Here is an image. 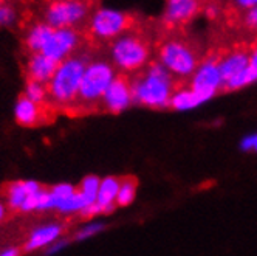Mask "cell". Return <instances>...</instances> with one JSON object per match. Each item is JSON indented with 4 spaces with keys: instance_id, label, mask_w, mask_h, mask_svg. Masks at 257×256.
Masks as SVG:
<instances>
[{
    "instance_id": "obj_13",
    "label": "cell",
    "mask_w": 257,
    "mask_h": 256,
    "mask_svg": "<svg viewBox=\"0 0 257 256\" xmlns=\"http://www.w3.org/2000/svg\"><path fill=\"white\" fill-rule=\"evenodd\" d=\"M119 180L121 179L113 177V176L101 179L96 202L93 207L90 208L87 217L96 216V214H108L118 207L116 205V196H118V188H119Z\"/></svg>"
},
{
    "instance_id": "obj_7",
    "label": "cell",
    "mask_w": 257,
    "mask_h": 256,
    "mask_svg": "<svg viewBox=\"0 0 257 256\" xmlns=\"http://www.w3.org/2000/svg\"><path fill=\"white\" fill-rule=\"evenodd\" d=\"M85 0H50L45 10V22L53 28H76L88 17Z\"/></svg>"
},
{
    "instance_id": "obj_17",
    "label": "cell",
    "mask_w": 257,
    "mask_h": 256,
    "mask_svg": "<svg viewBox=\"0 0 257 256\" xmlns=\"http://www.w3.org/2000/svg\"><path fill=\"white\" fill-rule=\"evenodd\" d=\"M44 106L45 104L34 103L24 95L17 100L14 106V118L21 126H36L42 120Z\"/></svg>"
},
{
    "instance_id": "obj_12",
    "label": "cell",
    "mask_w": 257,
    "mask_h": 256,
    "mask_svg": "<svg viewBox=\"0 0 257 256\" xmlns=\"http://www.w3.org/2000/svg\"><path fill=\"white\" fill-rule=\"evenodd\" d=\"M249 67V45L238 44L231 50L220 53L218 68L222 75V87L231 78L240 75L242 71L248 70Z\"/></svg>"
},
{
    "instance_id": "obj_22",
    "label": "cell",
    "mask_w": 257,
    "mask_h": 256,
    "mask_svg": "<svg viewBox=\"0 0 257 256\" xmlns=\"http://www.w3.org/2000/svg\"><path fill=\"white\" fill-rule=\"evenodd\" d=\"M25 97L34 103L45 104L48 101V89L45 82H39L34 79H28L25 87Z\"/></svg>"
},
{
    "instance_id": "obj_5",
    "label": "cell",
    "mask_w": 257,
    "mask_h": 256,
    "mask_svg": "<svg viewBox=\"0 0 257 256\" xmlns=\"http://www.w3.org/2000/svg\"><path fill=\"white\" fill-rule=\"evenodd\" d=\"M115 76L116 71L112 64H108L107 61L102 59L90 61L84 70L76 104L88 107L91 104L99 103L102 100L104 92Z\"/></svg>"
},
{
    "instance_id": "obj_27",
    "label": "cell",
    "mask_w": 257,
    "mask_h": 256,
    "mask_svg": "<svg viewBox=\"0 0 257 256\" xmlns=\"http://www.w3.org/2000/svg\"><path fill=\"white\" fill-rule=\"evenodd\" d=\"M249 71L255 82L257 81V39L252 45H249Z\"/></svg>"
},
{
    "instance_id": "obj_26",
    "label": "cell",
    "mask_w": 257,
    "mask_h": 256,
    "mask_svg": "<svg viewBox=\"0 0 257 256\" xmlns=\"http://www.w3.org/2000/svg\"><path fill=\"white\" fill-rule=\"evenodd\" d=\"M16 21V11L5 2L0 5V27H8Z\"/></svg>"
},
{
    "instance_id": "obj_21",
    "label": "cell",
    "mask_w": 257,
    "mask_h": 256,
    "mask_svg": "<svg viewBox=\"0 0 257 256\" xmlns=\"http://www.w3.org/2000/svg\"><path fill=\"white\" fill-rule=\"evenodd\" d=\"M137 187L138 182L134 177H124L119 180V188H118V196H116V205L118 207H127L131 205L135 196H137Z\"/></svg>"
},
{
    "instance_id": "obj_30",
    "label": "cell",
    "mask_w": 257,
    "mask_h": 256,
    "mask_svg": "<svg viewBox=\"0 0 257 256\" xmlns=\"http://www.w3.org/2000/svg\"><path fill=\"white\" fill-rule=\"evenodd\" d=\"M67 244H68V241H67V239H62V237H59L58 241H54L51 245H48L47 253H48V254H53V253H56V251H61L64 247H67Z\"/></svg>"
},
{
    "instance_id": "obj_18",
    "label": "cell",
    "mask_w": 257,
    "mask_h": 256,
    "mask_svg": "<svg viewBox=\"0 0 257 256\" xmlns=\"http://www.w3.org/2000/svg\"><path fill=\"white\" fill-rule=\"evenodd\" d=\"M205 103L194 89H175L169 101V109L174 111H189Z\"/></svg>"
},
{
    "instance_id": "obj_31",
    "label": "cell",
    "mask_w": 257,
    "mask_h": 256,
    "mask_svg": "<svg viewBox=\"0 0 257 256\" xmlns=\"http://www.w3.org/2000/svg\"><path fill=\"white\" fill-rule=\"evenodd\" d=\"M21 251L19 250H17L16 247H10L8 250H4V251H0V254H2V256H17V254H19Z\"/></svg>"
},
{
    "instance_id": "obj_32",
    "label": "cell",
    "mask_w": 257,
    "mask_h": 256,
    "mask_svg": "<svg viewBox=\"0 0 257 256\" xmlns=\"http://www.w3.org/2000/svg\"><path fill=\"white\" fill-rule=\"evenodd\" d=\"M5 214H7V207L0 202V221H2V219L5 217Z\"/></svg>"
},
{
    "instance_id": "obj_1",
    "label": "cell",
    "mask_w": 257,
    "mask_h": 256,
    "mask_svg": "<svg viewBox=\"0 0 257 256\" xmlns=\"http://www.w3.org/2000/svg\"><path fill=\"white\" fill-rule=\"evenodd\" d=\"M174 90V78L161 62L149 64L148 70L132 81L134 103L149 109H168Z\"/></svg>"
},
{
    "instance_id": "obj_25",
    "label": "cell",
    "mask_w": 257,
    "mask_h": 256,
    "mask_svg": "<svg viewBox=\"0 0 257 256\" xmlns=\"http://www.w3.org/2000/svg\"><path fill=\"white\" fill-rule=\"evenodd\" d=\"M104 230V225L102 224H87L82 230L78 231L76 237L75 239L76 241H84V239H88V237H93L96 236L98 233H101Z\"/></svg>"
},
{
    "instance_id": "obj_2",
    "label": "cell",
    "mask_w": 257,
    "mask_h": 256,
    "mask_svg": "<svg viewBox=\"0 0 257 256\" xmlns=\"http://www.w3.org/2000/svg\"><path fill=\"white\" fill-rule=\"evenodd\" d=\"M88 64L85 56H71L61 61L54 75L47 82L48 100L59 107H71L78 103L84 70Z\"/></svg>"
},
{
    "instance_id": "obj_19",
    "label": "cell",
    "mask_w": 257,
    "mask_h": 256,
    "mask_svg": "<svg viewBox=\"0 0 257 256\" xmlns=\"http://www.w3.org/2000/svg\"><path fill=\"white\" fill-rule=\"evenodd\" d=\"M53 31V27H50L47 22H39V24H36L33 25L27 36H25V45L27 48L31 51V53H38V51H42L47 39H48V36L50 33Z\"/></svg>"
},
{
    "instance_id": "obj_9",
    "label": "cell",
    "mask_w": 257,
    "mask_h": 256,
    "mask_svg": "<svg viewBox=\"0 0 257 256\" xmlns=\"http://www.w3.org/2000/svg\"><path fill=\"white\" fill-rule=\"evenodd\" d=\"M81 44V34L76 28H53L42 48V53L54 61H64L78 50Z\"/></svg>"
},
{
    "instance_id": "obj_6",
    "label": "cell",
    "mask_w": 257,
    "mask_h": 256,
    "mask_svg": "<svg viewBox=\"0 0 257 256\" xmlns=\"http://www.w3.org/2000/svg\"><path fill=\"white\" fill-rule=\"evenodd\" d=\"M135 27V17L110 8H101L90 17L88 30L95 39L113 41Z\"/></svg>"
},
{
    "instance_id": "obj_20",
    "label": "cell",
    "mask_w": 257,
    "mask_h": 256,
    "mask_svg": "<svg viewBox=\"0 0 257 256\" xmlns=\"http://www.w3.org/2000/svg\"><path fill=\"white\" fill-rule=\"evenodd\" d=\"M99 184H101V179L98 176H87L82 179L81 185H79V193L82 194L84 200H85V210L81 213L82 217H87L90 208L95 205L96 202V196H98V190H99Z\"/></svg>"
},
{
    "instance_id": "obj_14",
    "label": "cell",
    "mask_w": 257,
    "mask_h": 256,
    "mask_svg": "<svg viewBox=\"0 0 257 256\" xmlns=\"http://www.w3.org/2000/svg\"><path fill=\"white\" fill-rule=\"evenodd\" d=\"M59 62L54 61L53 58L47 56L45 53L38 51V53H31V56L27 64V75L28 79H34L39 82H48L51 76L56 71Z\"/></svg>"
},
{
    "instance_id": "obj_33",
    "label": "cell",
    "mask_w": 257,
    "mask_h": 256,
    "mask_svg": "<svg viewBox=\"0 0 257 256\" xmlns=\"http://www.w3.org/2000/svg\"><path fill=\"white\" fill-rule=\"evenodd\" d=\"M4 4V0H0V5H2Z\"/></svg>"
},
{
    "instance_id": "obj_4",
    "label": "cell",
    "mask_w": 257,
    "mask_h": 256,
    "mask_svg": "<svg viewBox=\"0 0 257 256\" xmlns=\"http://www.w3.org/2000/svg\"><path fill=\"white\" fill-rule=\"evenodd\" d=\"M158 59L174 75L186 78L195 71L203 56L194 42L183 38H168L158 45Z\"/></svg>"
},
{
    "instance_id": "obj_29",
    "label": "cell",
    "mask_w": 257,
    "mask_h": 256,
    "mask_svg": "<svg viewBox=\"0 0 257 256\" xmlns=\"http://www.w3.org/2000/svg\"><path fill=\"white\" fill-rule=\"evenodd\" d=\"M242 149L243 151H255L257 152V134L249 135L242 141Z\"/></svg>"
},
{
    "instance_id": "obj_15",
    "label": "cell",
    "mask_w": 257,
    "mask_h": 256,
    "mask_svg": "<svg viewBox=\"0 0 257 256\" xmlns=\"http://www.w3.org/2000/svg\"><path fill=\"white\" fill-rule=\"evenodd\" d=\"M39 188H42L38 182L34 180H17L8 185L7 188V204L11 210L21 211L27 199L36 193Z\"/></svg>"
},
{
    "instance_id": "obj_8",
    "label": "cell",
    "mask_w": 257,
    "mask_h": 256,
    "mask_svg": "<svg viewBox=\"0 0 257 256\" xmlns=\"http://www.w3.org/2000/svg\"><path fill=\"white\" fill-rule=\"evenodd\" d=\"M220 53L222 51L206 54L194 71L191 89H194L203 101H209L217 94H222V75L218 68Z\"/></svg>"
},
{
    "instance_id": "obj_28",
    "label": "cell",
    "mask_w": 257,
    "mask_h": 256,
    "mask_svg": "<svg viewBox=\"0 0 257 256\" xmlns=\"http://www.w3.org/2000/svg\"><path fill=\"white\" fill-rule=\"evenodd\" d=\"M229 4H231V8L243 13V11L255 7L257 5V0H229Z\"/></svg>"
},
{
    "instance_id": "obj_3",
    "label": "cell",
    "mask_w": 257,
    "mask_h": 256,
    "mask_svg": "<svg viewBox=\"0 0 257 256\" xmlns=\"http://www.w3.org/2000/svg\"><path fill=\"white\" fill-rule=\"evenodd\" d=\"M134 28L113 39L112 48H110L113 65L128 73L137 71L148 64L152 51L149 39Z\"/></svg>"
},
{
    "instance_id": "obj_11",
    "label": "cell",
    "mask_w": 257,
    "mask_h": 256,
    "mask_svg": "<svg viewBox=\"0 0 257 256\" xmlns=\"http://www.w3.org/2000/svg\"><path fill=\"white\" fill-rule=\"evenodd\" d=\"M101 103L110 114L124 112L134 103L132 81L124 75H116L104 92Z\"/></svg>"
},
{
    "instance_id": "obj_23",
    "label": "cell",
    "mask_w": 257,
    "mask_h": 256,
    "mask_svg": "<svg viewBox=\"0 0 257 256\" xmlns=\"http://www.w3.org/2000/svg\"><path fill=\"white\" fill-rule=\"evenodd\" d=\"M75 191H76V188L73 187V185H70V184H58V185H54L50 190L51 202H53V210H56V207L59 205L61 200H64L65 197L71 196Z\"/></svg>"
},
{
    "instance_id": "obj_10",
    "label": "cell",
    "mask_w": 257,
    "mask_h": 256,
    "mask_svg": "<svg viewBox=\"0 0 257 256\" xmlns=\"http://www.w3.org/2000/svg\"><path fill=\"white\" fill-rule=\"evenodd\" d=\"M209 2L211 0H168L163 16L164 25L175 28L189 24L198 13L205 11Z\"/></svg>"
},
{
    "instance_id": "obj_16",
    "label": "cell",
    "mask_w": 257,
    "mask_h": 256,
    "mask_svg": "<svg viewBox=\"0 0 257 256\" xmlns=\"http://www.w3.org/2000/svg\"><path fill=\"white\" fill-rule=\"evenodd\" d=\"M62 231L64 228L59 224H47L36 228L25 242V251H34L51 245L54 241L59 239Z\"/></svg>"
},
{
    "instance_id": "obj_24",
    "label": "cell",
    "mask_w": 257,
    "mask_h": 256,
    "mask_svg": "<svg viewBox=\"0 0 257 256\" xmlns=\"http://www.w3.org/2000/svg\"><path fill=\"white\" fill-rule=\"evenodd\" d=\"M242 27L251 33H257V5L243 11L242 16Z\"/></svg>"
}]
</instances>
